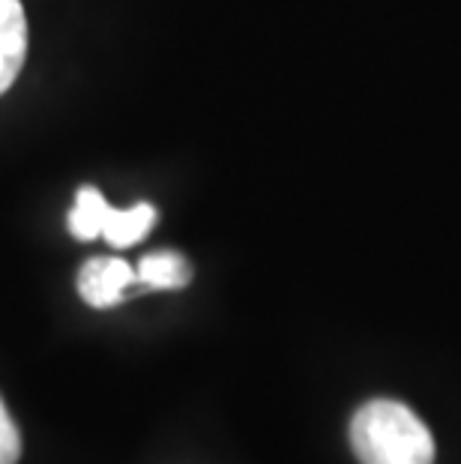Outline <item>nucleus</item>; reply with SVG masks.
<instances>
[{
    "mask_svg": "<svg viewBox=\"0 0 461 464\" xmlns=\"http://www.w3.org/2000/svg\"><path fill=\"white\" fill-rule=\"evenodd\" d=\"M27 57V22L18 0H0V93L18 78Z\"/></svg>",
    "mask_w": 461,
    "mask_h": 464,
    "instance_id": "nucleus-3",
    "label": "nucleus"
},
{
    "mask_svg": "<svg viewBox=\"0 0 461 464\" xmlns=\"http://www.w3.org/2000/svg\"><path fill=\"white\" fill-rule=\"evenodd\" d=\"M135 273H139V285L153 291H178L192 282L189 261H186L180 252H171V249L144 255L141 264L135 266Z\"/></svg>",
    "mask_w": 461,
    "mask_h": 464,
    "instance_id": "nucleus-4",
    "label": "nucleus"
},
{
    "mask_svg": "<svg viewBox=\"0 0 461 464\" xmlns=\"http://www.w3.org/2000/svg\"><path fill=\"white\" fill-rule=\"evenodd\" d=\"M351 447L360 464H435V438L408 404L375 399L351 420Z\"/></svg>",
    "mask_w": 461,
    "mask_h": 464,
    "instance_id": "nucleus-1",
    "label": "nucleus"
},
{
    "mask_svg": "<svg viewBox=\"0 0 461 464\" xmlns=\"http://www.w3.org/2000/svg\"><path fill=\"white\" fill-rule=\"evenodd\" d=\"M135 282L139 273L123 258H91L78 273V294L93 309H111L130 294Z\"/></svg>",
    "mask_w": 461,
    "mask_h": 464,
    "instance_id": "nucleus-2",
    "label": "nucleus"
},
{
    "mask_svg": "<svg viewBox=\"0 0 461 464\" xmlns=\"http://www.w3.org/2000/svg\"><path fill=\"white\" fill-rule=\"evenodd\" d=\"M114 207L105 201V195L100 189H93V186H84V189H78V198H75V207L70 213V231L78 237V240H96V237H102V228L108 222V216H111Z\"/></svg>",
    "mask_w": 461,
    "mask_h": 464,
    "instance_id": "nucleus-6",
    "label": "nucleus"
},
{
    "mask_svg": "<svg viewBox=\"0 0 461 464\" xmlns=\"http://www.w3.org/2000/svg\"><path fill=\"white\" fill-rule=\"evenodd\" d=\"M18 456H22V438H18L15 422L0 399V464H15Z\"/></svg>",
    "mask_w": 461,
    "mask_h": 464,
    "instance_id": "nucleus-7",
    "label": "nucleus"
},
{
    "mask_svg": "<svg viewBox=\"0 0 461 464\" xmlns=\"http://www.w3.org/2000/svg\"><path fill=\"white\" fill-rule=\"evenodd\" d=\"M153 225H156L153 204L141 201V204L126 207V210H111V216H108V222L102 228V237L114 246V249H130V246H135L150 234Z\"/></svg>",
    "mask_w": 461,
    "mask_h": 464,
    "instance_id": "nucleus-5",
    "label": "nucleus"
}]
</instances>
